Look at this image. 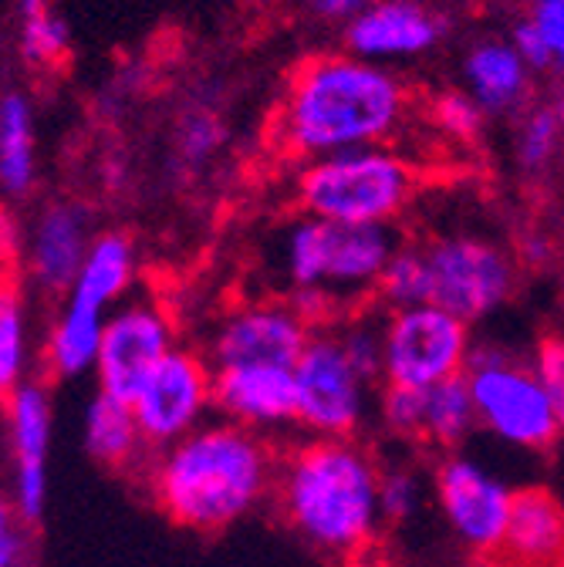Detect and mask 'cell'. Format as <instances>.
Masks as SVG:
<instances>
[{
	"mask_svg": "<svg viewBox=\"0 0 564 567\" xmlns=\"http://www.w3.org/2000/svg\"><path fill=\"white\" fill-rule=\"evenodd\" d=\"M409 118V92L386 64L359 54H315L295 68L270 135L295 159L315 163L386 142Z\"/></svg>",
	"mask_w": 564,
	"mask_h": 567,
	"instance_id": "cell-1",
	"label": "cell"
},
{
	"mask_svg": "<svg viewBox=\"0 0 564 567\" xmlns=\"http://www.w3.org/2000/svg\"><path fill=\"white\" fill-rule=\"evenodd\" d=\"M277 466L260 433L221 419L160 450L150 486L173 524L209 534L254 514L277 486Z\"/></svg>",
	"mask_w": 564,
	"mask_h": 567,
	"instance_id": "cell-2",
	"label": "cell"
},
{
	"mask_svg": "<svg viewBox=\"0 0 564 567\" xmlns=\"http://www.w3.org/2000/svg\"><path fill=\"white\" fill-rule=\"evenodd\" d=\"M379 476V463L356 440L311 436L280 460L274 496L285 520L311 547L351 560L382 524Z\"/></svg>",
	"mask_w": 564,
	"mask_h": 567,
	"instance_id": "cell-3",
	"label": "cell"
},
{
	"mask_svg": "<svg viewBox=\"0 0 564 567\" xmlns=\"http://www.w3.org/2000/svg\"><path fill=\"white\" fill-rule=\"evenodd\" d=\"M419 173L409 156L389 146H369L305 163L295 196L308 217L331 224L389 227L412 203Z\"/></svg>",
	"mask_w": 564,
	"mask_h": 567,
	"instance_id": "cell-4",
	"label": "cell"
},
{
	"mask_svg": "<svg viewBox=\"0 0 564 567\" xmlns=\"http://www.w3.org/2000/svg\"><path fill=\"white\" fill-rule=\"evenodd\" d=\"M396 254V234L372 224H331L298 217L277 244L280 274L295 295H376V284Z\"/></svg>",
	"mask_w": 564,
	"mask_h": 567,
	"instance_id": "cell-5",
	"label": "cell"
},
{
	"mask_svg": "<svg viewBox=\"0 0 564 567\" xmlns=\"http://www.w3.org/2000/svg\"><path fill=\"white\" fill-rule=\"evenodd\" d=\"M132 244L122 234L95 237L72 291H68V305L48 338V362L58 375H82L95 369L105 321L122 295L132 288Z\"/></svg>",
	"mask_w": 564,
	"mask_h": 567,
	"instance_id": "cell-6",
	"label": "cell"
},
{
	"mask_svg": "<svg viewBox=\"0 0 564 567\" xmlns=\"http://www.w3.org/2000/svg\"><path fill=\"white\" fill-rule=\"evenodd\" d=\"M463 379L476 405L480 430L498 436L501 443L527 453H544L564 436V425L534 369L514 359L511 351L473 348Z\"/></svg>",
	"mask_w": 564,
	"mask_h": 567,
	"instance_id": "cell-7",
	"label": "cell"
},
{
	"mask_svg": "<svg viewBox=\"0 0 564 567\" xmlns=\"http://www.w3.org/2000/svg\"><path fill=\"white\" fill-rule=\"evenodd\" d=\"M470 354V324L437 301L396 308L382 321V385L433 389L466 375Z\"/></svg>",
	"mask_w": 564,
	"mask_h": 567,
	"instance_id": "cell-8",
	"label": "cell"
},
{
	"mask_svg": "<svg viewBox=\"0 0 564 567\" xmlns=\"http://www.w3.org/2000/svg\"><path fill=\"white\" fill-rule=\"evenodd\" d=\"M298 425L325 440H356L369 415L372 382L351 365L338 328L315 331L295 365Z\"/></svg>",
	"mask_w": 564,
	"mask_h": 567,
	"instance_id": "cell-9",
	"label": "cell"
},
{
	"mask_svg": "<svg viewBox=\"0 0 564 567\" xmlns=\"http://www.w3.org/2000/svg\"><path fill=\"white\" fill-rule=\"evenodd\" d=\"M209 409H214V365L186 348H173L132 399L139 433L156 453L196 433Z\"/></svg>",
	"mask_w": 564,
	"mask_h": 567,
	"instance_id": "cell-10",
	"label": "cell"
},
{
	"mask_svg": "<svg viewBox=\"0 0 564 567\" xmlns=\"http://www.w3.org/2000/svg\"><path fill=\"white\" fill-rule=\"evenodd\" d=\"M433 270V301L466 324L493 315L514 295L517 270L511 257L483 237H443L427 247Z\"/></svg>",
	"mask_w": 564,
	"mask_h": 567,
	"instance_id": "cell-11",
	"label": "cell"
},
{
	"mask_svg": "<svg viewBox=\"0 0 564 567\" xmlns=\"http://www.w3.org/2000/svg\"><path fill=\"white\" fill-rule=\"evenodd\" d=\"M433 489L447 527L473 557L501 554L517 489L460 453L443 456L433 473Z\"/></svg>",
	"mask_w": 564,
	"mask_h": 567,
	"instance_id": "cell-12",
	"label": "cell"
},
{
	"mask_svg": "<svg viewBox=\"0 0 564 567\" xmlns=\"http://www.w3.org/2000/svg\"><path fill=\"white\" fill-rule=\"evenodd\" d=\"M173 348V321L156 301L132 298L119 305L105 321L95 359L99 392L132 405L135 392L146 385V379L160 369Z\"/></svg>",
	"mask_w": 564,
	"mask_h": 567,
	"instance_id": "cell-13",
	"label": "cell"
},
{
	"mask_svg": "<svg viewBox=\"0 0 564 567\" xmlns=\"http://www.w3.org/2000/svg\"><path fill=\"white\" fill-rule=\"evenodd\" d=\"M311 334V321L298 311L295 301H254L221 321L214 341H209V365L295 369Z\"/></svg>",
	"mask_w": 564,
	"mask_h": 567,
	"instance_id": "cell-14",
	"label": "cell"
},
{
	"mask_svg": "<svg viewBox=\"0 0 564 567\" xmlns=\"http://www.w3.org/2000/svg\"><path fill=\"white\" fill-rule=\"evenodd\" d=\"M443 21L419 0H372L345 28V44L351 54L386 64L409 61L437 48L443 38Z\"/></svg>",
	"mask_w": 564,
	"mask_h": 567,
	"instance_id": "cell-15",
	"label": "cell"
},
{
	"mask_svg": "<svg viewBox=\"0 0 564 567\" xmlns=\"http://www.w3.org/2000/svg\"><path fill=\"white\" fill-rule=\"evenodd\" d=\"M214 409L254 433L285 430L298 422L295 369L274 365H230L214 369Z\"/></svg>",
	"mask_w": 564,
	"mask_h": 567,
	"instance_id": "cell-16",
	"label": "cell"
},
{
	"mask_svg": "<svg viewBox=\"0 0 564 567\" xmlns=\"http://www.w3.org/2000/svg\"><path fill=\"white\" fill-rule=\"evenodd\" d=\"M11 443L18 463V514L41 520L48 501V443H51V399L38 382H21L11 392Z\"/></svg>",
	"mask_w": 564,
	"mask_h": 567,
	"instance_id": "cell-17",
	"label": "cell"
},
{
	"mask_svg": "<svg viewBox=\"0 0 564 567\" xmlns=\"http://www.w3.org/2000/svg\"><path fill=\"white\" fill-rule=\"evenodd\" d=\"M501 554L517 567H564V504L547 486L514 493Z\"/></svg>",
	"mask_w": 564,
	"mask_h": 567,
	"instance_id": "cell-18",
	"label": "cell"
},
{
	"mask_svg": "<svg viewBox=\"0 0 564 567\" xmlns=\"http://www.w3.org/2000/svg\"><path fill=\"white\" fill-rule=\"evenodd\" d=\"M89 217L85 209L58 203L44 209V217L31 237V270L41 288L72 291V284L89 257Z\"/></svg>",
	"mask_w": 564,
	"mask_h": 567,
	"instance_id": "cell-19",
	"label": "cell"
},
{
	"mask_svg": "<svg viewBox=\"0 0 564 567\" xmlns=\"http://www.w3.org/2000/svg\"><path fill=\"white\" fill-rule=\"evenodd\" d=\"M466 92L483 112H511L531 92V68L511 41H480L463 61Z\"/></svg>",
	"mask_w": 564,
	"mask_h": 567,
	"instance_id": "cell-20",
	"label": "cell"
},
{
	"mask_svg": "<svg viewBox=\"0 0 564 567\" xmlns=\"http://www.w3.org/2000/svg\"><path fill=\"white\" fill-rule=\"evenodd\" d=\"M85 446L105 466H132L150 446L139 433V422L129 402L99 392L85 412Z\"/></svg>",
	"mask_w": 564,
	"mask_h": 567,
	"instance_id": "cell-21",
	"label": "cell"
},
{
	"mask_svg": "<svg viewBox=\"0 0 564 567\" xmlns=\"http://www.w3.org/2000/svg\"><path fill=\"white\" fill-rule=\"evenodd\" d=\"M476 430H480V419H476V405L463 375L447 379L422 392V440L430 446L457 453Z\"/></svg>",
	"mask_w": 564,
	"mask_h": 567,
	"instance_id": "cell-22",
	"label": "cell"
},
{
	"mask_svg": "<svg viewBox=\"0 0 564 567\" xmlns=\"http://www.w3.org/2000/svg\"><path fill=\"white\" fill-rule=\"evenodd\" d=\"M34 183V115L24 95L0 99V186L11 196Z\"/></svg>",
	"mask_w": 564,
	"mask_h": 567,
	"instance_id": "cell-23",
	"label": "cell"
},
{
	"mask_svg": "<svg viewBox=\"0 0 564 567\" xmlns=\"http://www.w3.org/2000/svg\"><path fill=\"white\" fill-rule=\"evenodd\" d=\"M379 301L396 308H412V305H430L433 301V270L427 247H396L389 257L379 284H376Z\"/></svg>",
	"mask_w": 564,
	"mask_h": 567,
	"instance_id": "cell-24",
	"label": "cell"
},
{
	"mask_svg": "<svg viewBox=\"0 0 564 567\" xmlns=\"http://www.w3.org/2000/svg\"><path fill=\"white\" fill-rule=\"evenodd\" d=\"M28 369V318L14 284L0 280V392H14Z\"/></svg>",
	"mask_w": 564,
	"mask_h": 567,
	"instance_id": "cell-25",
	"label": "cell"
},
{
	"mask_svg": "<svg viewBox=\"0 0 564 567\" xmlns=\"http://www.w3.org/2000/svg\"><path fill=\"white\" fill-rule=\"evenodd\" d=\"M21 51L38 68H51L68 51V28L48 0H21Z\"/></svg>",
	"mask_w": 564,
	"mask_h": 567,
	"instance_id": "cell-26",
	"label": "cell"
},
{
	"mask_svg": "<svg viewBox=\"0 0 564 567\" xmlns=\"http://www.w3.org/2000/svg\"><path fill=\"white\" fill-rule=\"evenodd\" d=\"M561 122L554 115L551 105H537L524 115L521 128H517V163L527 173H537L551 163L554 150H557V138H561Z\"/></svg>",
	"mask_w": 564,
	"mask_h": 567,
	"instance_id": "cell-27",
	"label": "cell"
},
{
	"mask_svg": "<svg viewBox=\"0 0 564 567\" xmlns=\"http://www.w3.org/2000/svg\"><path fill=\"white\" fill-rule=\"evenodd\" d=\"M430 115L437 122V128L450 138L460 142H473L483 132L486 112L480 109V102L470 92H440L430 105Z\"/></svg>",
	"mask_w": 564,
	"mask_h": 567,
	"instance_id": "cell-28",
	"label": "cell"
},
{
	"mask_svg": "<svg viewBox=\"0 0 564 567\" xmlns=\"http://www.w3.org/2000/svg\"><path fill=\"white\" fill-rule=\"evenodd\" d=\"M422 392L427 389H402L382 385L379 395V419L392 436L422 440Z\"/></svg>",
	"mask_w": 564,
	"mask_h": 567,
	"instance_id": "cell-29",
	"label": "cell"
},
{
	"mask_svg": "<svg viewBox=\"0 0 564 567\" xmlns=\"http://www.w3.org/2000/svg\"><path fill=\"white\" fill-rule=\"evenodd\" d=\"M224 142V125L214 112L193 109L180 118L176 125V150L186 163H203L209 159Z\"/></svg>",
	"mask_w": 564,
	"mask_h": 567,
	"instance_id": "cell-30",
	"label": "cell"
},
{
	"mask_svg": "<svg viewBox=\"0 0 564 567\" xmlns=\"http://www.w3.org/2000/svg\"><path fill=\"white\" fill-rule=\"evenodd\" d=\"M419 501H422V483L412 470H406V466L382 470V476H379L382 520H392V524L409 520L419 511Z\"/></svg>",
	"mask_w": 564,
	"mask_h": 567,
	"instance_id": "cell-31",
	"label": "cell"
},
{
	"mask_svg": "<svg viewBox=\"0 0 564 567\" xmlns=\"http://www.w3.org/2000/svg\"><path fill=\"white\" fill-rule=\"evenodd\" d=\"M338 338L348 351L351 365H356L369 382L382 379V324L348 321L345 328H338Z\"/></svg>",
	"mask_w": 564,
	"mask_h": 567,
	"instance_id": "cell-32",
	"label": "cell"
},
{
	"mask_svg": "<svg viewBox=\"0 0 564 567\" xmlns=\"http://www.w3.org/2000/svg\"><path fill=\"white\" fill-rule=\"evenodd\" d=\"M531 369L541 382V389L547 392L561 425H564V334H544L534 348Z\"/></svg>",
	"mask_w": 564,
	"mask_h": 567,
	"instance_id": "cell-33",
	"label": "cell"
},
{
	"mask_svg": "<svg viewBox=\"0 0 564 567\" xmlns=\"http://www.w3.org/2000/svg\"><path fill=\"white\" fill-rule=\"evenodd\" d=\"M527 21L541 31L551 51V68L564 71V0H527Z\"/></svg>",
	"mask_w": 564,
	"mask_h": 567,
	"instance_id": "cell-34",
	"label": "cell"
},
{
	"mask_svg": "<svg viewBox=\"0 0 564 567\" xmlns=\"http://www.w3.org/2000/svg\"><path fill=\"white\" fill-rule=\"evenodd\" d=\"M511 44H514V51L527 61L531 71H547V68H551V51H547L541 31H537L527 18L511 31Z\"/></svg>",
	"mask_w": 564,
	"mask_h": 567,
	"instance_id": "cell-35",
	"label": "cell"
},
{
	"mask_svg": "<svg viewBox=\"0 0 564 567\" xmlns=\"http://www.w3.org/2000/svg\"><path fill=\"white\" fill-rule=\"evenodd\" d=\"M305 4L325 21H345L348 24L359 11H366L372 0H305Z\"/></svg>",
	"mask_w": 564,
	"mask_h": 567,
	"instance_id": "cell-36",
	"label": "cell"
},
{
	"mask_svg": "<svg viewBox=\"0 0 564 567\" xmlns=\"http://www.w3.org/2000/svg\"><path fill=\"white\" fill-rule=\"evenodd\" d=\"M18 550H21V537H18L14 517L4 504H0V567H14Z\"/></svg>",
	"mask_w": 564,
	"mask_h": 567,
	"instance_id": "cell-37",
	"label": "cell"
},
{
	"mask_svg": "<svg viewBox=\"0 0 564 567\" xmlns=\"http://www.w3.org/2000/svg\"><path fill=\"white\" fill-rule=\"evenodd\" d=\"M466 567H517V564L511 557H504V554H480Z\"/></svg>",
	"mask_w": 564,
	"mask_h": 567,
	"instance_id": "cell-38",
	"label": "cell"
},
{
	"mask_svg": "<svg viewBox=\"0 0 564 567\" xmlns=\"http://www.w3.org/2000/svg\"><path fill=\"white\" fill-rule=\"evenodd\" d=\"M551 109H554V115L561 122V132H564V92H557V99L551 102Z\"/></svg>",
	"mask_w": 564,
	"mask_h": 567,
	"instance_id": "cell-39",
	"label": "cell"
}]
</instances>
